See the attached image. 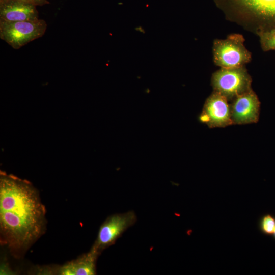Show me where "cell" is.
Returning a JSON list of instances; mask_svg holds the SVG:
<instances>
[{
    "label": "cell",
    "mask_w": 275,
    "mask_h": 275,
    "mask_svg": "<svg viewBox=\"0 0 275 275\" xmlns=\"http://www.w3.org/2000/svg\"><path fill=\"white\" fill-rule=\"evenodd\" d=\"M45 209L38 192L27 181L1 174L0 230L11 249H27L43 233Z\"/></svg>",
    "instance_id": "6da1fadb"
},
{
    "label": "cell",
    "mask_w": 275,
    "mask_h": 275,
    "mask_svg": "<svg viewBox=\"0 0 275 275\" xmlns=\"http://www.w3.org/2000/svg\"><path fill=\"white\" fill-rule=\"evenodd\" d=\"M239 34H232L225 39L214 40L212 47L213 61L221 68L244 66L252 59L251 52L244 45Z\"/></svg>",
    "instance_id": "7a4b0ae2"
},
{
    "label": "cell",
    "mask_w": 275,
    "mask_h": 275,
    "mask_svg": "<svg viewBox=\"0 0 275 275\" xmlns=\"http://www.w3.org/2000/svg\"><path fill=\"white\" fill-rule=\"evenodd\" d=\"M252 78L244 66L221 68L211 76V86L228 101L252 89Z\"/></svg>",
    "instance_id": "3957f363"
},
{
    "label": "cell",
    "mask_w": 275,
    "mask_h": 275,
    "mask_svg": "<svg viewBox=\"0 0 275 275\" xmlns=\"http://www.w3.org/2000/svg\"><path fill=\"white\" fill-rule=\"evenodd\" d=\"M46 29V22L40 19L35 21H0V38L18 49L42 37Z\"/></svg>",
    "instance_id": "277c9868"
},
{
    "label": "cell",
    "mask_w": 275,
    "mask_h": 275,
    "mask_svg": "<svg viewBox=\"0 0 275 275\" xmlns=\"http://www.w3.org/2000/svg\"><path fill=\"white\" fill-rule=\"evenodd\" d=\"M136 220V215L132 211L108 217L100 226L92 247L100 253L103 250L114 244Z\"/></svg>",
    "instance_id": "5b68a950"
},
{
    "label": "cell",
    "mask_w": 275,
    "mask_h": 275,
    "mask_svg": "<svg viewBox=\"0 0 275 275\" xmlns=\"http://www.w3.org/2000/svg\"><path fill=\"white\" fill-rule=\"evenodd\" d=\"M228 101L224 96L213 91L205 102L199 121L211 128L233 125Z\"/></svg>",
    "instance_id": "8992f818"
},
{
    "label": "cell",
    "mask_w": 275,
    "mask_h": 275,
    "mask_svg": "<svg viewBox=\"0 0 275 275\" xmlns=\"http://www.w3.org/2000/svg\"><path fill=\"white\" fill-rule=\"evenodd\" d=\"M230 105L233 125L256 123L258 121L260 102L252 89L236 97Z\"/></svg>",
    "instance_id": "52a82bcc"
},
{
    "label": "cell",
    "mask_w": 275,
    "mask_h": 275,
    "mask_svg": "<svg viewBox=\"0 0 275 275\" xmlns=\"http://www.w3.org/2000/svg\"><path fill=\"white\" fill-rule=\"evenodd\" d=\"M36 6L17 1L0 2V21H35L39 20Z\"/></svg>",
    "instance_id": "ba28073f"
},
{
    "label": "cell",
    "mask_w": 275,
    "mask_h": 275,
    "mask_svg": "<svg viewBox=\"0 0 275 275\" xmlns=\"http://www.w3.org/2000/svg\"><path fill=\"white\" fill-rule=\"evenodd\" d=\"M100 253L93 247L87 253L75 260L52 269L46 274L94 275L96 274V260Z\"/></svg>",
    "instance_id": "9c48e42d"
},
{
    "label": "cell",
    "mask_w": 275,
    "mask_h": 275,
    "mask_svg": "<svg viewBox=\"0 0 275 275\" xmlns=\"http://www.w3.org/2000/svg\"><path fill=\"white\" fill-rule=\"evenodd\" d=\"M244 9L260 17L275 20V0H235Z\"/></svg>",
    "instance_id": "30bf717a"
},
{
    "label": "cell",
    "mask_w": 275,
    "mask_h": 275,
    "mask_svg": "<svg viewBox=\"0 0 275 275\" xmlns=\"http://www.w3.org/2000/svg\"><path fill=\"white\" fill-rule=\"evenodd\" d=\"M260 43L264 51L275 50V29L258 33Z\"/></svg>",
    "instance_id": "8fae6325"
},
{
    "label": "cell",
    "mask_w": 275,
    "mask_h": 275,
    "mask_svg": "<svg viewBox=\"0 0 275 275\" xmlns=\"http://www.w3.org/2000/svg\"><path fill=\"white\" fill-rule=\"evenodd\" d=\"M259 228L264 234L272 235L275 230V216L269 213L264 215L260 219Z\"/></svg>",
    "instance_id": "7c38bea8"
},
{
    "label": "cell",
    "mask_w": 275,
    "mask_h": 275,
    "mask_svg": "<svg viewBox=\"0 0 275 275\" xmlns=\"http://www.w3.org/2000/svg\"><path fill=\"white\" fill-rule=\"evenodd\" d=\"M9 0H0V2ZM22 2L34 5L36 6H42L48 4L49 2L47 0H12Z\"/></svg>",
    "instance_id": "4fadbf2b"
},
{
    "label": "cell",
    "mask_w": 275,
    "mask_h": 275,
    "mask_svg": "<svg viewBox=\"0 0 275 275\" xmlns=\"http://www.w3.org/2000/svg\"><path fill=\"white\" fill-rule=\"evenodd\" d=\"M272 235H273V237L274 239H275V230H274V231Z\"/></svg>",
    "instance_id": "5bb4252c"
}]
</instances>
